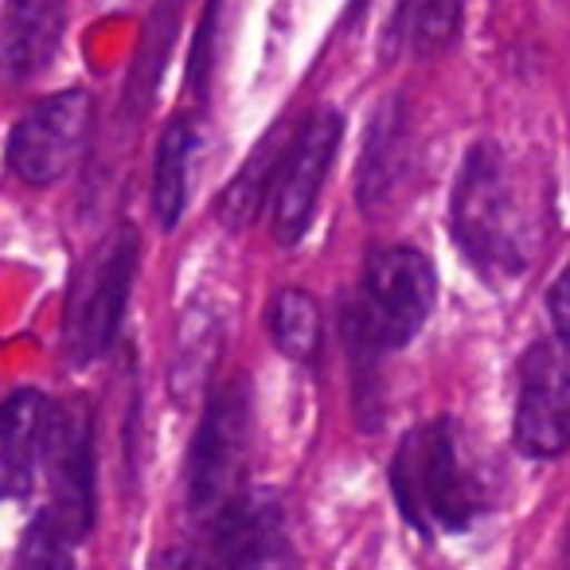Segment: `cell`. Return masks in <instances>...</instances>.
I'll return each instance as SVG.
<instances>
[{"instance_id":"6da1fadb","label":"cell","mask_w":570,"mask_h":570,"mask_svg":"<svg viewBox=\"0 0 570 570\" xmlns=\"http://www.w3.org/2000/svg\"><path fill=\"white\" fill-rule=\"evenodd\" d=\"M450 227L461 254L489 282H508L528 269L535 223L500 145L481 141L469 149L453 184Z\"/></svg>"},{"instance_id":"7a4b0ae2","label":"cell","mask_w":570,"mask_h":570,"mask_svg":"<svg viewBox=\"0 0 570 570\" xmlns=\"http://www.w3.org/2000/svg\"><path fill=\"white\" fill-rule=\"evenodd\" d=\"M391 492L406 523L422 535L465 531L484 508V489L461 453L458 426L450 419L422 422L399 442L391 461Z\"/></svg>"},{"instance_id":"3957f363","label":"cell","mask_w":570,"mask_h":570,"mask_svg":"<svg viewBox=\"0 0 570 570\" xmlns=\"http://www.w3.org/2000/svg\"><path fill=\"white\" fill-rule=\"evenodd\" d=\"M438 274L414 246H380L367 254L356 297L344 309L348 352L360 364H372L383 352H395L422 333L434 313Z\"/></svg>"},{"instance_id":"277c9868","label":"cell","mask_w":570,"mask_h":570,"mask_svg":"<svg viewBox=\"0 0 570 570\" xmlns=\"http://www.w3.org/2000/svg\"><path fill=\"white\" fill-rule=\"evenodd\" d=\"M137 258H141L137 230L129 223H118L75 266L63 317V348L75 364L98 360L118 336V325L129 305V289H134L137 277Z\"/></svg>"},{"instance_id":"5b68a950","label":"cell","mask_w":570,"mask_h":570,"mask_svg":"<svg viewBox=\"0 0 570 570\" xmlns=\"http://www.w3.org/2000/svg\"><path fill=\"white\" fill-rule=\"evenodd\" d=\"M250 450V387L246 380L223 383L204 406L188 458V504L196 515L215 520L238 492Z\"/></svg>"},{"instance_id":"8992f818","label":"cell","mask_w":570,"mask_h":570,"mask_svg":"<svg viewBox=\"0 0 570 570\" xmlns=\"http://www.w3.org/2000/svg\"><path fill=\"white\" fill-rule=\"evenodd\" d=\"M341 134H344V121L336 110H313L289 134L282 165H277L274 191H269L274 238L282 246H297L305 230H309L321 188H325L328 168H333L336 149H341Z\"/></svg>"},{"instance_id":"52a82bcc","label":"cell","mask_w":570,"mask_h":570,"mask_svg":"<svg viewBox=\"0 0 570 570\" xmlns=\"http://www.w3.org/2000/svg\"><path fill=\"white\" fill-rule=\"evenodd\" d=\"M95 126V98L87 90H63L43 98L20 118L9 137V168L32 188L63 180L87 149Z\"/></svg>"},{"instance_id":"ba28073f","label":"cell","mask_w":570,"mask_h":570,"mask_svg":"<svg viewBox=\"0 0 570 570\" xmlns=\"http://www.w3.org/2000/svg\"><path fill=\"white\" fill-rule=\"evenodd\" d=\"M43 469L51 484L48 515L79 543L95 523V426L82 403L51 411Z\"/></svg>"},{"instance_id":"9c48e42d","label":"cell","mask_w":570,"mask_h":570,"mask_svg":"<svg viewBox=\"0 0 570 570\" xmlns=\"http://www.w3.org/2000/svg\"><path fill=\"white\" fill-rule=\"evenodd\" d=\"M199 570H297L285 515L266 497H235L212 520V543Z\"/></svg>"},{"instance_id":"30bf717a","label":"cell","mask_w":570,"mask_h":570,"mask_svg":"<svg viewBox=\"0 0 570 570\" xmlns=\"http://www.w3.org/2000/svg\"><path fill=\"white\" fill-rule=\"evenodd\" d=\"M570 380L559 341H535L520 364L515 445L528 458H559L570 434Z\"/></svg>"},{"instance_id":"8fae6325","label":"cell","mask_w":570,"mask_h":570,"mask_svg":"<svg viewBox=\"0 0 570 570\" xmlns=\"http://www.w3.org/2000/svg\"><path fill=\"white\" fill-rule=\"evenodd\" d=\"M51 411L56 403L32 387L12 391L0 403V500H20L32 492L43 465Z\"/></svg>"},{"instance_id":"7c38bea8","label":"cell","mask_w":570,"mask_h":570,"mask_svg":"<svg viewBox=\"0 0 570 570\" xmlns=\"http://www.w3.org/2000/svg\"><path fill=\"white\" fill-rule=\"evenodd\" d=\"M67 24V0H9L0 24V75L28 82L51 63Z\"/></svg>"},{"instance_id":"4fadbf2b","label":"cell","mask_w":570,"mask_h":570,"mask_svg":"<svg viewBox=\"0 0 570 570\" xmlns=\"http://www.w3.org/2000/svg\"><path fill=\"white\" fill-rule=\"evenodd\" d=\"M289 134H294V126H274V129H269V134L262 137L258 149L250 153V160L238 168V176L230 180V188L223 191L219 219L227 223L230 230H243L246 223H250L254 215L266 207L269 191H274V180H277L282 153H285V145H289Z\"/></svg>"},{"instance_id":"5bb4252c","label":"cell","mask_w":570,"mask_h":570,"mask_svg":"<svg viewBox=\"0 0 570 570\" xmlns=\"http://www.w3.org/2000/svg\"><path fill=\"white\" fill-rule=\"evenodd\" d=\"M199 145V129L188 118H176L165 129L157 149V176H153V207H157V223L173 230L188 204V165L191 153Z\"/></svg>"},{"instance_id":"9a60e30c","label":"cell","mask_w":570,"mask_h":570,"mask_svg":"<svg viewBox=\"0 0 570 570\" xmlns=\"http://www.w3.org/2000/svg\"><path fill=\"white\" fill-rule=\"evenodd\" d=\"M465 0H403L395 17V40L411 56L430 59L453 43Z\"/></svg>"},{"instance_id":"2e32d148","label":"cell","mask_w":570,"mask_h":570,"mask_svg":"<svg viewBox=\"0 0 570 570\" xmlns=\"http://www.w3.org/2000/svg\"><path fill=\"white\" fill-rule=\"evenodd\" d=\"M269 333L274 344L297 364H313L321 356V305L305 289H282L269 305Z\"/></svg>"},{"instance_id":"e0dca14e","label":"cell","mask_w":570,"mask_h":570,"mask_svg":"<svg viewBox=\"0 0 570 570\" xmlns=\"http://www.w3.org/2000/svg\"><path fill=\"white\" fill-rule=\"evenodd\" d=\"M395 134H399V121L391 118V106L387 114L380 110L372 126V137H367V149H364V168H360V199L364 207H372L375 199L387 196L391 180H395Z\"/></svg>"},{"instance_id":"ac0fdd59","label":"cell","mask_w":570,"mask_h":570,"mask_svg":"<svg viewBox=\"0 0 570 570\" xmlns=\"http://www.w3.org/2000/svg\"><path fill=\"white\" fill-rule=\"evenodd\" d=\"M12 570H75V539L43 512L20 539Z\"/></svg>"},{"instance_id":"d6986e66","label":"cell","mask_w":570,"mask_h":570,"mask_svg":"<svg viewBox=\"0 0 570 570\" xmlns=\"http://www.w3.org/2000/svg\"><path fill=\"white\" fill-rule=\"evenodd\" d=\"M153 570H199V559L188 551H168V554H160Z\"/></svg>"}]
</instances>
